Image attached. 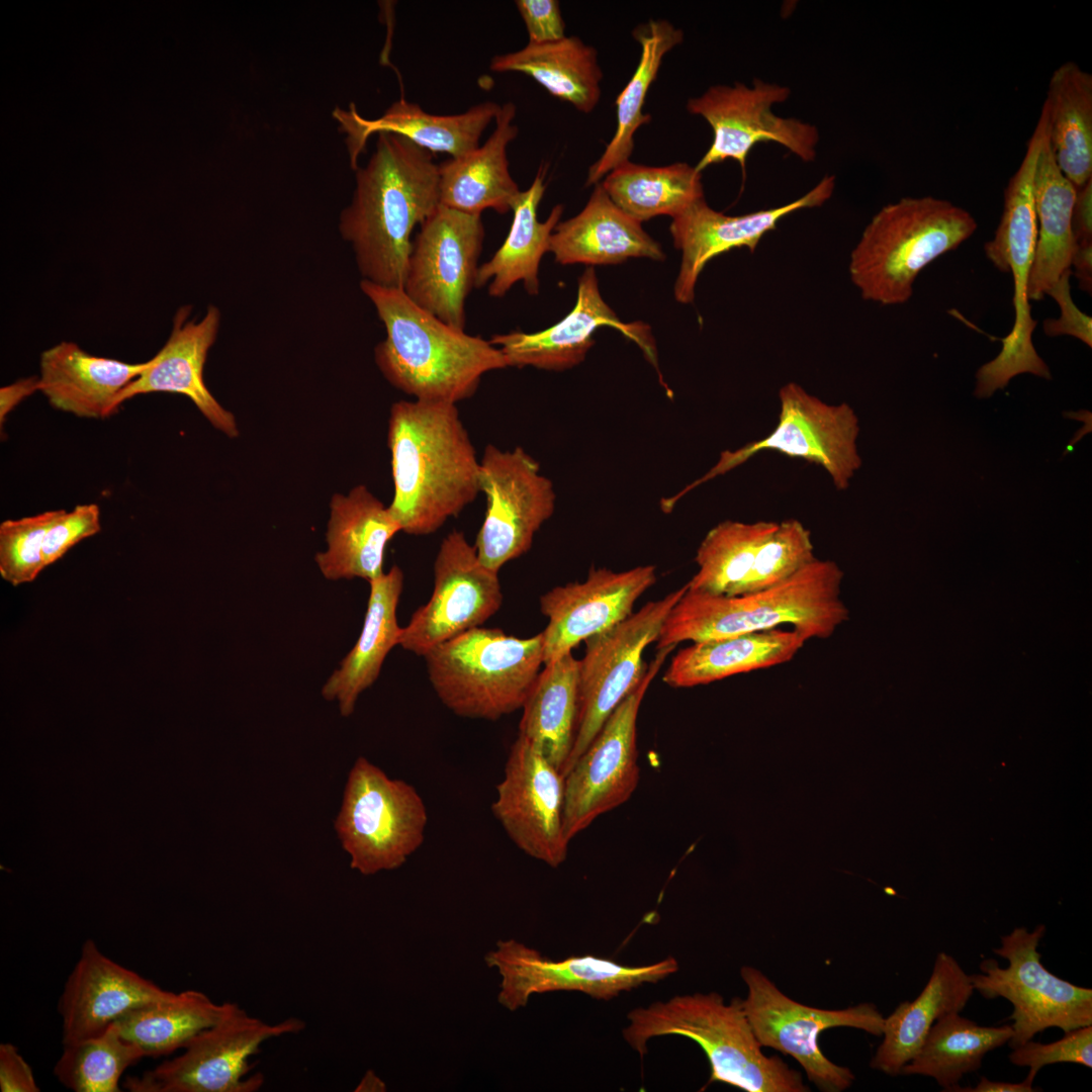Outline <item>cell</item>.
Masks as SVG:
<instances>
[{"label": "cell", "instance_id": "6da1fadb", "mask_svg": "<svg viewBox=\"0 0 1092 1092\" xmlns=\"http://www.w3.org/2000/svg\"><path fill=\"white\" fill-rule=\"evenodd\" d=\"M439 204L433 153L399 134L378 133L369 161L356 170L352 200L339 219L362 279L402 289L412 233Z\"/></svg>", "mask_w": 1092, "mask_h": 1092}, {"label": "cell", "instance_id": "7a4b0ae2", "mask_svg": "<svg viewBox=\"0 0 1092 1092\" xmlns=\"http://www.w3.org/2000/svg\"><path fill=\"white\" fill-rule=\"evenodd\" d=\"M387 444L393 496L388 510L408 535H430L480 493L479 459L457 404L399 400Z\"/></svg>", "mask_w": 1092, "mask_h": 1092}, {"label": "cell", "instance_id": "3957f363", "mask_svg": "<svg viewBox=\"0 0 1092 1092\" xmlns=\"http://www.w3.org/2000/svg\"><path fill=\"white\" fill-rule=\"evenodd\" d=\"M386 337L374 349L377 367L415 399L455 403L471 397L484 374L508 367L502 351L416 304L401 288L362 279Z\"/></svg>", "mask_w": 1092, "mask_h": 1092}, {"label": "cell", "instance_id": "277c9868", "mask_svg": "<svg viewBox=\"0 0 1092 1092\" xmlns=\"http://www.w3.org/2000/svg\"><path fill=\"white\" fill-rule=\"evenodd\" d=\"M844 573L833 560L815 558L771 587L739 596L688 588L667 615L657 650L764 631L789 624L807 641L827 639L848 620L841 599ZM687 584V583H686Z\"/></svg>", "mask_w": 1092, "mask_h": 1092}, {"label": "cell", "instance_id": "5b68a950", "mask_svg": "<svg viewBox=\"0 0 1092 1092\" xmlns=\"http://www.w3.org/2000/svg\"><path fill=\"white\" fill-rule=\"evenodd\" d=\"M622 1034L642 1058L653 1037L679 1035L697 1042L711 1069L709 1083L746 1092H807L800 1072L780 1057L761 1051L743 1007L735 997L726 1003L717 992L676 995L636 1007L627 1014Z\"/></svg>", "mask_w": 1092, "mask_h": 1092}, {"label": "cell", "instance_id": "8992f818", "mask_svg": "<svg viewBox=\"0 0 1092 1092\" xmlns=\"http://www.w3.org/2000/svg\"><path fill=\"white\" fill-rule=\"evenodd\" d=\"M976 230L974 216L947 200L901 198L883 206L863 230L850 254V280L864 300L903 304L921 270Z\"/></svg>", "mask_w": 1092, "mask_h": 1092}, {"label": "cell", "instance_id": "52a82bcc", "mask_svg": "<svg viewBox=\"0 0 1092 1092\" xmlns=\"http://www.w3.org/2000/svg\"><path fill=\"white\" fill-rule=\"evenodd\" d=\"M440 701L460 717L495 721L522 709L543 663L542 636L476 627L424 655Z\"/></svg>", "mask_w": 1092, "mask_h": 1092}, {"label": "cell", "instance_id": "ba28073f", "mask_svg": "<svg viewBox=\"0 0 1092 1092\" xmlns=\"http://www.w3.org/2000/svg\"><path fill=\"white\" fill-rule=\"evenodd\" d=\"M1048 134L1044 114L1040 113L1028 141L1025 155L1004 193V208L994 238L984 246L986 257L1003 273H1011L1014 283L1015 318L1002 349L976 373L974 394L987 398L1003 389L1022 373L1051 379L1049 366L1037 354L1032 333L1036 321L1031 316L1027 285L1033 261L1037 226L1033 198V179L1041 147Z\"/></svg>", "mask_w": 1092, "mask_h": 1092}, {"label": "cell", "instance_id": "9c48e42d", "mask_svg": "<svg viewBox=\"0 0 1092 1092\" xmlns=\"http://www.w3.org/2000/svg\"><path fill=\"white\" fill-rule=\"evenodd\" d=\"M427 823L426 805L412 785L357 758L335 821L353 870L371 876L398 869L423 844Z\"/></svg>", "mask_w": 1092, "mask_h": 1092}, {"label": "cell", "instance_id": "30bf717a", "mask_svg": "<svg viewBox=\"0 0 1092 1092\" xmlns=\"http://www.w3.org/2000/svg\"><path fill=\"white\" fill-rule=\"evenodd\" d=\"M1044 933L1042 924L1031 932L1024 926L1013 928L993 948L1008 965L1002 968L987 959L980 964L981 973L970 975L974 990L984 998L1012 1004L1011 1049L1050 1027L1067 1032L1092 1025V990L1057 977L1042 965L1038 946Z\"/></svg>", "mask_w": 1092, "mask_h": 1092}, {"label": "cell", "instance_id": "8fae6325", "mask_svg": "<svg viewBox=\"0 0 1092 1092\" xmlns=\"http://www.w3.org/2000/svg\"><path fill=\"white\" fill-rule=\"evenodd\" d=\"M304 1027L305 1022L295 1017L268 1023L228 1002L220 1019L192 1037L181 1055L142 1076L127 1077L124 1087L132 1092H255L263 1086L264 1076L249 1075L251 1057L265 1041Z\"/></svg>", "mask_w": 1092, "mask_h": 1092}, {"label": "cell", "instance_id": "7c38bea8", "mask_svg": "<svg viewBox=\"0 0 1092 1092\" xmlns=\"http://www.w3.org/2000/svg\"><path fill=\"white\" fill-rule=\"evenodd\" d=\"M740 976L748 990L743 1007L760 1045L793 1057L808 1080L822 1091L840 1092L850 1087L853 1073L824 1056L819 1035L839 1026L882 1035L885 1017L877 1006L861 1003L836 1010L815 1008L785 995L754 967L743 966Z\"/></svg>", "mask_w": 1092, "mask_h": 1092}, {"label": "cell", "instance_id": "4fadbf2b", "mask_svg": "<svg viewBox=\"0 0 1092 1092\" xmlns=\"http://www.w3.org/2000/svg\"><path fill=\"white\" fill-rule=\"evenodd\" d=\"M676 645L657 650L636 687L608 717L564 776L563 829L568 841L599 816L627 802L640 778L637 717L643 698Z\"/></svg>", "mask_w": 1092, "mask_h": 1092}, {"label": "cell", "instance_id": "5bb4252c", "mask_svg": "<svg viewBox=\"0 0 1092 1092\" xmlns=\"http://www.w3.org/2000/svg\"><path fill=\"white\" fill-rule=\"evenodd\" d=\"M779 401L778 424L767 436L735 451L722 452L714 467L690 488L770 450L822 467L834 487L845 490L861 466L856 445L859 423L854 410L846 402L827 403L796 382L780 388Z\"/></svg>", "mask_w": 1092, "mask_h": 1092}, {"label": "cell", "instance_id": "9a60e30c", "mask_svg": "<svg viewBox=\"0 0 1092 1092\" xmlns=\"http://www.w3.org/2000/svg\"><path fill=\"white\" fill-rule=\"evenodd\" d=\"M686 589L684 584L659 600L648 602L616 626L584 641L585 653L578 668V728L563 776L642 678L647 667L642 659L643 651L657 641L667 615Z\"/></svg>", "mask_w": 1092, "mask_h": 1092}, {"label": "cell", "instance_id": "2e32d148", "mask_svg": "<svg viewBox=\"0 0 1092 1092\" xmlns=\"http://www.w3.org/2000/svg\"><path fill=\"white\" fill-rule=\"evenodd\" d=\"M480 492L486 511L473 546L482 564L498 572L527 553L541 526L555 510L552 481L522 447L485 446L479 459Z\"/></svg>", "mask_w": 1092, "mask_h": 1092}, {"label": "cell", "instance_id": "e0dca14e", "mask_svg": "<svg viewBox=\"0 0 1092 1092\" xmlns=\"http://www.w3.org/2000/svg\"><path fill=\"white\" fill-rule=\"evenodd\" d=\"M790 95L787 86L754 79L750 87L742 83L713 85L701 96L689 99L687 110L705 118L713 130L711 146L696 169L702 173L713 164L731 159L745 176L752 148L768 142L785 147L803 162L814 161L818 128L772 112V106L787 101Z\"/></svg>", "mask_w": 1092, "mask_h": 1092}, {"label": "cell", "instance_id": "ac0fdd59", "mask_svg": "<svg viewBox=\"0 0 1092 1092\" xmlns=\"http://www.w3.org/2000/svg\"><path fill=\"white\" fill-rule=\"evenodd\" d=\"M488 967L500 976L498 1002L516 1011L530 997L556 991H574L597 1000H611L644 984H655L678 971L672 958L645 966H626L592 954L553 961L515 939L500 940L485 956Z\"/></svg>", "mask_w": 1092, "mask_h": 1092}, {"label": "cell", "instance_id": "d6986e66", "mask_svg": "<svg viewBox=\"0 0 1092 1092\" xmlns=\"http://www.w3.org/2000/svg\"><path fill=\"white\" fill-rule=\"evenodd\" d=\"M420 226L402 289L423 309L464 330L484 239L481 214L439 204Z\"/></svg>", "mask_w": 1092, "mask_h": 1092}, {"label": "cell", "instance_id": "ffe728a7", "mask_svg": "<svg viewBox=\"0 0 1092 1092\" xmlns=\"http://www.w3.org/2000/svg\"><path fill=\"white\" fill-rule=\"evenodd\" d=\"M503 598L498 572L482 564L464 533L454 530L436 555L432 596L401 628L398 645L424 657L434 647L480 627L499 610Z\"/></svg>", "mask_w": 1092, "mask_h": 1092}, {"label": "cell", "instance_id": "44dd1931", "mask_svg": "<svg viewBox=\"0 0 1092 1092\" xmlns=\"http://www.w3.org/2000/svg\"><path fill=\"white\" fill-rule=\"evenodd\" d=\"M564 776L518 735L511 746L491 811L514 844L551 868L567 858L563 829Z\"/></svg>", "mask_w": 1092, "mask_h": 1092}, {"label": "cell", "instance_id": "7402d4cb", "mask_svg": "<svg viewBox=\"0 0 1092 1092\" xmlns=\"http://www.w3.org/2000/svg\"><path fill=\"white\" fill-rule=\"evenodd\" d=\"M656 580L654 565L625 571L592 567L584 581L555 586L542 595L540 611L548 619L540 632L544 665L628 618L636 601Z\"/></svg>", "mask_w": 1092, "mask_h": 1092}, {"label": "cell", "instance_id": "603a6c76", "mask_svg": "<svg viewBox=\"0 0 1092 1092\" xmlns=\"http://www.w3.org/2000/svg\"><path fill=\"white\" fill-rule=\"evenodd\" d=\"M835 177L825 175L810 191L785 205L742 215H726L709 206L705 197L672 218L669 226L673 245L681 251V263L674 284V297L692 303L698 278L706 264L734 248L754 252L762 237L776 230L785 216L795 211L823 205L833 194Z\"/></svg>", "mask_w": 1092, "mask_h": 1092}, {"label": "cell", "instance_id": "cb8c5ba5", "mask_svg": "<svg viewBox=\"0 0 1092 1092\" xmlns=\"http://www.w3.org/2000/svg\"><path fill=\"white\" fill-rule=\"evenodd\" d=\"M161 988L86 939L59 998L62 1044L98 1035L128 1012L165 998Z\"/></svg>", "mask_w": 1092, "mask_h": 1092}, {"label": "cell", "instance_id": "d4e9b609", "mask_svg": "<svg viewBox=\"0 0 1092 1092\" xmlns=\"http://www.w3.org/2000/svg\"><path fill=\"white\" fill-rule=\"evenodd\" d=\"M190 311V305L176 311L167 342L149 360L148 367L118 394L114 411L136 395L179 393L191 399L216 430L235 438L239 431L234 415L219 404L203 380L207 355L218 334L220 311L215 305H208L198 322L189 318Z\"/></svg>", "mask_w": 1092, "mask_h": 1092}, {"label": "cell", "instance_id": "484cf974", "mask_svg": "<svg viewBox=\"0 0 1092 1092\" xmlns=\"http://www.w3.org/2000/svg\"><path fill=\"white\" fill-rule=\"evenodd\" d=\"M577 299L571 311L554 326L536 333L512 331L491 336L489 342L497 347L508 367H535L563 371L580 364L594 346V332L610 326L636 341L656 364L654 347L640 328L625 325L603 299L594 267H588L578 279Z\"/></svg>", "mask_w": 1092, "mask_h": 1092}, {"label": "cell", "instance_id": "4316f807", "mask_svg": "<svg viewBox=\"0 0 1092 1092\" xmlns=\"http://www.w3.org/2000/svg\"><path fill=\"white\" fill-rule=\"evenodd\" d=\"M500 105L493 101L476 104L458 114L439 115L426 112L420 105L404 99L393 102L375 119L359 114L355 105L348 110L335 108L333 117L347 134L350 164L357 170V160L368 139L374 133L392 132L431 152L462 156L479 146L482 132L495 119Z\"/></svg>", "mask_w": 1092, "mask_h": 1092}, {"label": "cell", "instance_id": "83f0119b", "mask_svg": "<svg viewBox=\"0 0 1092 1092\" xmlns=\"http://www.w3.org/2000/svg\"><path fill=\"white\" fill-rule=\"evenodd\" d=\"M330 509L328 546L314 557L322 574L368 582L382 575L386 547L401 532L388 506L359 484L348 494L335 493Z\"/></svg>", "mask_w": 1092, "mask_h": 1092}, {"label": "cell", "instance_id": "f1b7e54d", "mask_svg": "<svg viewBox=\"0 0 1092 1092\" xmlns=\"http://www.w3.org/2000/svg\"><path fill=\"white\" fill-rule=\"evenodd\" d=\"M149 365L99 357L63 341L40 355L39 391L50 404L79 418L104 419L115 413L118 394Z\"/></svg>", "mask_w": 1092, "mask_h": 1092}, {"label": "cell", "instance_id": "f546056e", "mask_svg": "<svg viewBox=\"0 0 1092 1092\" xmlns=\"http://www.w3.org/2000/svg\"><path fill=\"white\" fill-rule=\"evenodd\" d=\"M549 252L561 265H617L629 258H665L660 245L620 209L601 183L596 184L583 209L559 221Z\"/></svg>", "mask_w": 1092, "mask_h": 1092}, {"label": "cell", "instance_id": "4dcf8cb0", "mask_svg": "<svg viewBox=\"0 0 1092 1092\" xmlns=\"http://www.w3.org/2000/svg\"><path fill=\"white\" fill-rule=\"evenodd\" d=\"M516 105L507 102L494 119L495 127L482 146L439 165V202L472 214L493 209L512 210L521 190L512 178L507 149L519 132L513 123Z\"/></svg>", "mask_w": 1092, "mask_h": 1092}, {"label": "cell", "instance_id": "1f68e13d", "mask_svg": "<svg viewBox=\"0 0 1092 1092\" xmlns=\"http://www.w3.org/2000/svg\"><path fill=\"white\" fill-rule=\"evenodd\" d=\"M974 988L959 962L950 954L937 953L931 975L913 1001H904L884 1019V1038L870 1066L890 1076L901 1074L921 1048L934 1022L965 1008Z\"/></svg>", "mask_w": 1092, "mask_h": 1092}, {"label": "cell", "instance_id": "d6a6232c", "mask_svg": "<svg viewBox=\"0 0 1092 1092\" xmlns=\"http://www.w3.org/2000/svg\"><path fill=\"white\" fill-rule=\"evenodd\" d=\"M361 633L350 652L322 689L328 701H338L341 715L350 716L359 696L379 676L389 651L399 644L401 628L397 606L403 587V572L393 565L371 580Z\"/></svg>", "mask_w": 1092, "mask_h": 1092}, {"label": "cell", "instance_id": "836d02e7", "mask_svg": "<svg viewBox=\"0 0 1092 1092\" xmlns=\"http://www.w3.org/2000/svg\"><path fill=\"white\" fill-rule=\"evenodd\" d=\"M806 642L797 631L779 628L693 642L672 657L662 679L671 688L708 685L787 663Z\"/></svg>", "mask_w": 1092, "mask_h": 1092}, {"label": "cell", "instance_id": "e575fe53", "mask_svg": "<svg viewBox=\"0 0 1092 1092\" xmlns=\"http://www.w3.org/2000/svg\"><path fill=\"white\" fill-rule=\"evenodd\" d=\"M1077 188L1059 168L1048 134L1033 179L1036 245L1030 268L1027 297L1040 300L1064 272L1071 269L1076 249L1072 211Z\"/></svg>", "mask_w": 1092, "mask_h": 1092}, {"label": "cell", "instance_id": "d590c367", "mask_svg": "<svg viewBox=\"0 0 1092 1092\" xmlns=\"http://www.w3.org/2000/svg\"><path fill=\"white\" fill-rule=\"evenodd\" d=\"M543 167L531 186L522 191L512 211L511 230L499 249L485 263L479 265L475 288L487 284L491 297H504L512 286L522 281L531 295L539 291V265L543 255L549 252L550 240L563 213L561 204L555 205L544 221H539L537 210L545 192Z\"/></svg>", "mask_w": 1092, "mask_h": 1092}, {"label": "cell", "instance_id": "8d00e7d4", "mask_svg": "<svg viewBox=\"0 0 1092 1092\" xmlns=\"http://www.w3.org/2000/svg\"><path fill=\"white\" fill-rule=\"evenodd\" d=\"M489 69L526 74L583 113L596 108L602 94L598 52L574 35L551 42H528L519 51L496 55Z\"/></svg>", "mask_w": 1092, "mask_h": 1092}, {"label": "cell", "instance_id": "74e56055", "mask_svg": "<svg viewBox=\"0 0 1092 1092\" xmlns=\"http://www.w3.org/2000/svg\"><path fill=\"white\" fill-rule=\"evenodd\" d=\"M578 668L571 652L544 665L522 707L519 725L518 735L561 772L578 728Z\"/></svg>", "mask_w": 1092, "mask_h": 1092}, {"label": "cell", "instance_id": "f35d334b", "mask_svg": "<svg viewBox=\"0 0 1092 1092\" xmlns=\"http://www.w3.org/2000/svg\"><path fill=\"white\" fill-rule=\"evenodd\" d=\"M1048 141L1063 174L1078 189L1092 178V76L1069 61L1051 76L1041 108Z\"/></svg>", "mask_w": 1092, "mask_h": 1092}, {"label": "cell", "instance_id": "ab89813d", "mask_svg": "<svg viewBox=\"0 0 1092 1092\" xmlns=\"http://www.w3.org/2000/svg\"><path fill=\"white\" fill-rule=\"evenodd\" d=\"M641 48L640 59L631 79L616 99L617 126L604 153L588 170L586 185L598 184L615 168L630 160L634 134L651 120L643 105L655 81L664 56L681 43L684 32L664 19H650L633 31Z\"/></svg>", "mask_w": 1092, "mask_h": 1092}, {"label": "cell", "instance_id": "60d3db41", "mask_svg": "<svg viewBox=\"0 0 1092 1092\" xmlns=\"http://www.w3.org/2000/svg\"><path fill=\"white\" fill-rule=\"evenodd\" d=\"M1011 1024L982 1026L960 1012L937 1019L902 1075L930 1077L951 1091L966 1074L978 1071L985 1056L1009 1041Z\"/></svg>", "mask_w": 1092, "mask_h": 1092}, {"label": "cell", "instance_id": "b9f144b4", "mask_svg": "<svg viewBox=\"0 0 1092 1092\" xmlns=\"http://www.w3.org/2000/svg\"><path fill=\"white\" fill-rule=\"evenodd\" d=\"M601 184L620 209L641 223L659 215L673 218L705 197L701 172L681 162L651 167L629 160Z\"/></svg>", "mask_w": 1092, "mask_h": 1092}, {"label": "cell", "instance_id": "7bdbcfd3", "mask_svg": "<svg viewBox=\"0 0 1092 1092\" xmlns=\"http://www.w3.org/2000/svg\"><path fill=\"white\" fill-rule=\"evenodd\" d=\"M228 1002L215 1003L198 990L170 992L165 998L136 1008L114 1022L121 1036L146 1057L169 1056L197 1033L217 1022Z\"/></svg>", "mask_w": 1092, "mask_h": 1092}, {"label": "cell", "instance_id": "ee69618b", "mask_svg": "<svg viewBox=\"0 0 1092 1092\" xmlns=\"http://www.w3.org/2000/svg\"><path fill=\"white\" fill-rule=\"evenodd\" d=\"M779 523L726 520L713 527L700 543L697 572L688 588L712 595L735 596L747 577L758 550Z\"/></svg>", "mask_w": 1092, "mask_h": 1092}, {"label": "cell", "instance_id": "f6af8a7d", "mask_svg": "<svg viewBox=\"0 0 1092 1092\" xmlns=\"http://www.w3.org/2000/svg\"><path fill=\"white\" fill-rule=\"evenodd\" d=\"M145 1057L112 1023L98 1035L63 1045L53 1074L75 1092H119L122 1074Z\"/></svg>", "mask_w": 1092, "mask_h": 1092}, {"label": "cell", "instance_id": "bcb514c9", "mask_svg": "<svg viewBox=\"0 0 1092 1092\" xmlns=\"http://www.w3.org/2000/svg\"><path fill=\"white\" fill-rule=\"evenodd\" d=\"M816 558L811 532L797 519L779 523L762 544L735 596L759 592L792 577Z\"/></svg>", "mask_w": 1092, "mask_h": 1092}, {"label": "cell", "instance_id": "7dc6e473", "mask_svg": "<svg viewBox=\"0 0 1092 1092\" xmlns=\"http://www.w3.org/2000/svg\"><path fill=\"white\" fill-rule=\"evenodd\" d=\"M64 511L50 510L0 524V575L5 581L18 586L33 581L44 569V537Z\"/></svg>", "mask_w": 1092, "mask_h": 1092}, {"label": "cell", "instance_id": "c3c4849f", "mask_svg": "<svg viewBox=\"0 0 1092 1092\" xmlns=\"http://www.w3.org/2000/svg\"><path fill=\"white\" fill-rule=\"evenodd\" d=\"M1008 1059L1017 1067H1028V1073L1037 1075L1048 1065L1071 1063L1092 1067V1025L1078 1027L1050 1043L1032 1039L1012 1049Z\"/></svg>", "mask_w": 1092, "mask_h": 1092}, {"label": "cell", "instance_id": "681fc988", "mask_svg": "<svg viewBox=\"0 0 1092 1092\" xmlns=\"http://www.w3.org/2000/svg\"><path fill=\"white\" fill-rule=\"evenodd\" d=\"M101 531L100 509L96 504L78 505L63 514L49 528L42 546L44 568L62 558L74 545Z\"/></svg>", "mask_w": 1092, "mask_h": 1092}, {"label": "cell", "instance_id": "f907efd6", "mask_svg": "<svg viewBox=\"0 0 1092 1092\" xmlns=\"http://www.w3.org/2000/svg\"><path fill=\"white\" fill-rule=\"evenodd\" d=\"M1071 275V269L1067 270L1048 290L1046 294L1059 304L1061 314L1058 318L1044 320L1042 329L1049 337L1072 336L1091 348L1092 320L1082 312L1073 301L1070 286Z\"/></svg>", "mask_w": 1092, "mask_h": 1092}, {"label": "cell", "instance_id": "816d5d0a", "mask_svg": "<svg viewBox=\"0 0 1092 1092\" xmlns=\"http://www.w3.org/2000/svg\"><path fill=\"white\" fill-rule=\"evenodd\" d=\"M515 4L526 25L529 42H551L566 36L558 1L517 0Z\"/></svg>", "mask_w": 1092, "mask_h": 1092}, {"label": "cell", "instance_id": "f5cc1de1", "mask_svg": "<svg viewBox=\"0 0 1092 1092\" xmlns=\"http://www.w3.org/2000/svg\"><path fill=\"white\" fill-rule=\"evenodd\" d=\"M32 1069L10 1042L0 1044V1091L38 1092Z\"/></svg>", "mask_w": 1092, "mask_h": 1092}, {"label": "cell", "instance_id": "db71d44e", "mask_svg": "<svg viewBox=\"0 0 1092 1092\" xmlns=\"http://www.w3.org/2000/svg\"><path fill=\"white\" fill-rule=\"evenodd\" d=\"M1072 231L1076 245L1092 241V178L1077 189L1072 211Z\"/></svg>", "mask_w": 1092, "mask_h": 1092}, {"label": "cell", "instance_id": "11a10c76", "mask_svg": "<svg viewBox=\"0 0 1092 1092\" xmlns=\"http://www.w3.org/2000/svg\"><path fill=\"white\" fill-rule=\"evenodd\" d=\"M39 391L38 377L31 376L21 378L15 382L0 388V426L6 421L7 416L26 397Z\"/></svg>", "mask_w": 1092, "mask_h": 1092}, {"label": "cell", "instance_id": "9f6ffc18", "mask_svg": "<svg viewBox=\"0 0 1092 1092\" xmlns=\"http://www.w3.org/2000/svg\"><path fill=\"white\" fill-rule=\"evenodd\" d=\"M1036 1076L1028 1073L1026 1078L1018 1083L994 1081L981 1077L974 1087H954L950 1092H1033V1081Z\"/></svg>", "mask_w": 1092, "mask_h": 1092}, {"label": "cell", "instance_id": "6f0895ef", "mask_svg": "<svg viewBox=\"0 0 1092 1092\" xmlns=\"http://www.w3.org/2000/svg\"><path fill=\"white\" fill-rule=\"evenodd\" d=\"M1074 274L1079 282L1080 289L1089 292L1092 290V241L1076 245L1071 261Z\"/></svg>", "mask_w": 1092, "mask_h": 1092}, {"label": "cell", "instance_id": "680465c9", "mask_svg": "<svg viewBox=\"0 0 1092 1092\" xmlns=\"http://www.w3.org/2000/svg\"><path fill=\"white\" fill-rule=\"evenodd\" d=\"M385 1090H386L385 1083L373 1071H368L363 1076V1078L361 1079V1081L359 1082V1084L357 1085V1087L355 1089V1091H385Z\"/></svg>", "mask_w": 1092, "mask_h": 1092}]
</instances>
